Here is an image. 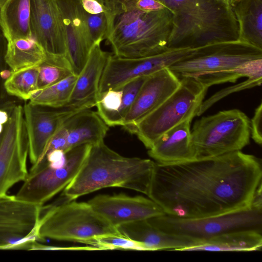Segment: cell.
<instances>
[{"instance_id": "41", "label": "cell", "mask_w": 262, "mask_h": 262, "mask_svg": "<svg viewBox=\"0 0 262 262\" xmlns=\"http://www.w3.org/2000/svg\"><path fill=\"white\" fill-rule=\"evenodd\" d=\"M220 1H221L222 3H223L224 4H225L226 5H227V6L231 7V0H220Z\"/></svg>"}, {"instance_id": "44", "label": "cell", "mask_w": 262, "mask_h": 262, "mask_svg": "<svg viewBox=\"0 0 262 262\" xmlns=\"http://www.w3.org/2000/svg\"><path fill=\"white\" fill-rule=\"evenodd\" d=\"M4 125L0 123V135L3 133Z\"/></svg>"}, {"instance_id": "12", "label": "cell", "mask_w": 262, "mask_h": 262, "mask_svg": "<svg viewBox=\"0 0 262 262\" xmlns=\"http://www.w3.org/2000/svg\"><path fill=\"white\" fill-rule=\"evenodd\" d=\"M42 206L15 195L0 196V249L31 250L34 242H40L37 229Z\"/></svg>"}, {"instance_id": "13", "label": "cell", "mask_w": 262, "mask_h": 262, "mask_svg": "<svg viewBox=\"0 0 262 262\" xmlns=\"http://www.w3.org/2000/svg\"><path fill=\"white\" fill-rule=\"evenodd\" d=\"M193 49H168L162 53L143 57L128 58L111 54L104 69L98 95L111 89H119L140 77L148 76L189 54Z\"/></svg>"}, {"instance_id": "36", "label": "cell", "mask_w": 262, "mask_h": 262, "mask_svg": "<svg viewBox=\"0 0 262 262\" xmlns=\"http://www.w3.org/2000/svg\"><path fill=\"white\" fill-rule=\"evenodd\" d=\"M44 158L48 165L52 168H61L66 163V152L60 149L51 150L46 154Z\"/></svg>"}, {"instance_id": "45", "label": "cell", "mask_w": 262, "mask_h": 262, "mask_svg": "<svg viewBox=\"0 0 262 262\" xmlns=\"http://www.w3.org/2000/svg\"><path fill=\"white\" fill-rule=\"evenodd\" d=\"M7 0H0V7H1Z\"/></svg>"}, {"instance_id": "38", "label": "cell", "mask_w": 262, "mask_h": 262, "mask_svg": "<svg viewBox=\"0 0 262 262\" xmlns=\"http://www.w3.org/2000/svg\"><path fill=\"white\" fill-rule=\"evenodd\" d=\"M84 11L91 14H98L105 11L102 0H80Z\"/></svg>"}, {"instance_id": "5", "label": "cell", "mask_w": 262, "mask_h": 262, "mask_svg": "<svg viewBox=\"0 0 262 262\" xmlns=\"http://www.w3.org/2000/svg\"><path fill=\"white\" fill-rule=\"evenodd\" d=\"M179 79L194 78L208 89L245 77L262 75V49L239 40L194 49L168 67Z\"/></svg>"}, {"instance_id": "4", "label": "cell", "mask_w": 262, "mask_h": 262, "mask_svg": "<svg viewBox=\"0 0 262 262\" xmlns=\"http://www.w3.org/2000/svg\"><path fill=\"white\" fill-rule=\"evenodd\" d=\"M172 12L168 49H196L238 40L232 7L220 0H159Z\"/></svg>"}, {"instance_id": "21", "label": "cell", "mask_w": 262, "mask_h": 262, "mask_svg": "<svg viewBox=\"0 0 262 262\" xmlns=\"http://www.w3.org/2000/svg\"><path fill=\"white\" fill-rule=\"evenodd\" d=\"M191 121L185 120L163 134L148 149L149 156L161 164L195 159L191 141Z\"/></svg>"}, {"instance_id": "29", "label": "cell", "mask_w": 262, "mask_h": 262, "mask_svg": "<svg viewBox=\"0 0 262 262\" xmlns=\"http://www.w3.org/2000/svg\"><path fill=\"white\" fill-rule=\"evenodd\" d=\"M38 89H43L74 74L67 56L46 53L38 65Z\"/></svg>"}, {"instance_id": "11", "label": "cell", "mask_w": 262, "mask_h": 262, "mask_svg": "<svg viewBox=\"0 0 262 262\" xmlns=\"http://www.w3.org/2000/svg\"><path fill=\"white\" fill-rule=\"evenodd\" d=\"M29 144L23 106L15 104L9 111L0 143V196L28 175Z\"/></svg>"}, {"instance_id": "34", "label": "cell", "mask_w": 262, "mask_h": 262, "mask_svg": "<svg viewBox=\"0 0 262 262\" xmlns=\"http://www.w3.org/2000/svg\"><path fill=\"white\" fill-rule=\"evenodd\" d=\"M83 13L94 43L99 40L102 41L105 39L107 27L105 11L98 14H91L83 10Z\"/></svg>"}, {"instance_id": "33", "label": "cell", "mask_w": 262, "mask_h": 262, "mask_svg": "<svg viewBox=\"0 0 262 262\" xmlns=\"http://www.w3.org/2000/svg\"><path fill=\"white\" fill-rule=\"evenodd\" d=\"M237 85L227 88L215 93L209 98L203 101L199 108L197 116H200L213 105L215 102L226 96L235 92L257 86L261 84L262 76H252Z\"/></svg>"}, {"instance_id": "40", "label": "cell", "mask_w": 262, "mask_h": 262, "mask_svg": "<svg viewBox=\"0 0 262 262\" xmlns=\"http://www.w3.org/2000/svg\"><path fill=\"white\" fill-rule=\"evenodd\" d=\"M12 73V72L10 69H8L7 68H4L0 71V77L5 81L11 76Z\"/></svg>"}, {"instance_id": "43", "label": "cell", "mask_w": 262, "mask_h": 262, "mask_svg": "<svg viewBox=\"0 0 262 262\" xmlns=\"http://www.w3.org/2000/svg\"><path fill=\"white\" fill-rule=\"evenodd\" d=\"M242 1L243 0H231V7Z\"/></svg>"}, {"instance_id": "18", "label": "cell", "mask_w": 262, "mask_h": 262, "mask_svg": "<svg viewBox=\"0 0 262 262\" xmlns=\"http://www.w3.org/2000/svg\"><path fill=\"white\" fill-rule=\"evenodd\" d=\"M32 37L46 53L67 56L64 29L56 0H31Z\"/></svg>"}, {"instance_id": "1", "label": "cell", "mask_w": 262, "mask_h": 262, "mask_svg": "<svg viewBox=\"0 0 262 262\" xmlns=\"http://www.w3.org/2000/svg\"><path fill=\"white\" fill-rule=\"evenodd\" d=\"M261 160L241 151L168 164L155 162L147 196L166 214L202 218L251 208Z\"/></svg>"}, {"instance_id": "24", "label": "cell", "mask_w": 262, "mask_h": 262, "mask_svg": "<svg viewBox=\"0 0 262 262\" xmlns=\"http://www.w3.org/2000/svg\"><path fill=\"white\" fill-rule=\"evenodd\" d=\"M31 0H7L0 7V26L7 41L32 37Z\"/></svg>"}, {"instance_id": "39", "label": "cell", "mask_w": 262, "mask_h": 262, "mask_svg": "<svg viewBox=\"0 0 262 262\" xmlns=\"http://www.w3.org/2000/svg\"><path fill=\"white\" fill-rule=\"evenodd\" d=\"M262 183L256 189L251 202V207L262 211Z\"/></svg>"}, {"instance_id": "20", "label": "cell", "mask_w": 262, "mask_h": 262, "mask_svg": "<svg viewBox=\"0 0 262 262\" xmlns=\"http://www.w3.org/2000/svg\"><path fill=\"white\" fill-rule=\"evenodd\" d=\"M116 228L121 235L142 244L146 251H182L203 243L190 237L165 232L153 226L147 220L127 223Z\"/></svg>"}, {"instance_id": "23", "label": "cell", "mask_w": 262, "mask_h": 262, "mask_svg": "<svg viewBox=\"0 0 262 262\" xmlns=\"http://www.w3.org/2000/svg\"><path fill=\"white\" fill-rule=\"evenodd\" d=\"M261 247V232L242 230L220 234L182 251H251L260 250Z\"/></svg>"}, {"instance_id": "35", "label": "cell", "mask_w": 262, "mask_h": 262, "mask_svg": "<svg viewBox=\"0 0 262 262\" xmlns=\"http://www.w3.org/2000/svg\"><path fill=\"white\" fill-rule=\"evenodd\" d=\"M251 137L257 144H262V103L256 108L250 120Z\"/></svg>"}, {"instance_id": "8", "label": "cell", "mask_w": 262, "mask_h": 262, "mask_svg": "<svg viewBox=\"0 0 262 262\" xmlns=\"http://www.w3.org/2000/svg\"><path fill=\"white\" fill-rule=\"evenodd\" d=\"M180 79L177 89L132 132L148 149L165 132L197 116L208 88L192 77Z\"/></svg>"}, {"instance_id": "31", "label": "cell", "mask_w": 262, "mask_h": 262, "mask_svg": "<svg viewBox=\"0 0 262 262\" xmlns=\"http://www.w3.org/2000/svg\"><path fill=\"white\" fill-rule=\"evenodd\" d=\"M86 245L100 250H133L146 251L141 243L121 234H108L96 236L88 242Z\"/></svg>"}, {"instance_id": "17", "label": "cell", "mask_w": 262, "mask_h": 262, "mask_svg": "<svg viewBox=\"0 0 262 262\" xmlns=\"http://www.w3.org/2000/svg\"><path fill=\"white\" fill-rule=\"evenodd\" d=\"M180 83V79L168 68L148 76L125 116L122 126L132 133L137 124L164 102Z\"/></svg>"}, {"instance_id": "2", "label": "cell", "mask_w": 262, "mask_h": 262, "mask_svg": "<svg viewBox=\"0 0 262 262\" xmlns=\"http://www.w3.org/2000/svg\"><path fill=\"white\" fill-rule=\"evenodd\" d=\"M107 18L105 39L115 56L128 58L156 55L168 49L172 12L148 11L135 0H102Z\"/></svg>"}, {"instance_id": "6", "label": "cell", "mask_w": 262, "mask_h": 262, "mask_svg": "<svg viewBox=\"0 0 262 262\" xmlns=\"http://www.w3.org/2000/svg\"><path fill=\"white\" fill-rule=\"evenodd\" d=\"M37 233L40 242L48 238L85 244L96 236L120 234L88 202L74 200L42 205Z\"/></svg>"}, {"instance_id": "16", "label": "cell", "mask_w": 262, "mask_h": 262, "mask_svg": "<svg viewBox=\"0 0 262 262\" xmlns=\"http://www.w3.org/2000/svg\"><path fill=\"white\" fill-rule=\"evenodd\" d=\"M63 23L67 57L73 73L78 76L84 68L94 42L80 0H56Z\"/></svg>"}, {"instance_id": "22", "label": "cell", "mask_w": 262, "mask_h": 262, "mask_svg": "<svg viewBox=\"0 0 262 262\" xmlns=\"http://www.w3.org/2000/svg\"><path fill=\"white\" fill-rule=\"evenodd\" d=\"M63 123L68 133L65 152L79 145H93L104 141L109 129L97 112L90 108L72 115Z\"/></svg>"}, {"instance_id": "7", "label": "cell", "mask_w": 262, "mask_h": 262, "mask_svg": "<svg viewBox=\"0 0 262 262\" xmlns=\"http://www.w3.org/2000/svg\"><path fill=\"white\" fill-rule=\"evenodd\" d=\"M191 134L195 159L220 156L249 144L250 120L238 109L222 111L196 120Z\"/></svg>"}, {"instance_id": "10", "label": "cell", "mask_w": 262, "mask_h": 262, "mask_svg": "<svg viewBox=\"0 0 262 262\" xmlns=\"http://www.w3.org/2000/svg\"><path fill=\"white\" fill-rule=\"evenodd\" d=\"M91 145H79L67 151L66 163L61 168L50 167L45 158L33 165L15 197L25 202L43 205L73 180L82 165Z\"/></svg>"}, {"instance_id": "3", "label": "cell", "mask_w": 262, "mask_h": 262, "mask_svg": "<svg viewBox=\"0 0 262 262\" xmlns=\"http://www.w3.org/2000/svg\"><path fill=\"white\" fill-rule=\"evenodd\" d=\"M155 162L147 159L123 157L104 141L91 145L78 173L63 189L67 200L107 187H121L147 196Z\"/></svg>"}, {"instance_id": "19", "label": "cell", "mask_w": 262, "mask_h": 262, "mask_svg": "<svg viewBox=\"0 0 262 262\" xmlns=\"http://www.w3.org/2000/svg\"><path fill=\"white\" fill-rule=\"evenodd\" d=\"M101 41L95 42L91 47L86 63L77 77L66 104L85 108L96 106L101 78L111 55L101 49Z\"/></svg>"}, {"instance_id": "25", "label": "cell", "mask_w": 262, "mask_h": 262, "mask_svg": "<svg viewBox=\"0 0 262 262\" xmlns=\"http://www.w3.org/2000/svg\"><path fill=\"white\" fill-rule=\"evenodd\" d=\"M238 40L262 49V0H243L232 6Z\"/></svg>"}, {"instance_id": "30", "label": "cell", "mask_w": 262, "mask_h": 262, "mask_svg": "<svg viewBox=\"0 0 262 262\" xmlns=\"http://www.w3.org/2000/svg\"><path fill=\"white\" fill-rule=\"evenodd\" d=\"M122 88L111 89L98 95L96 106L97 113L108 126H116V117L121 107Z\"/></svg>"}, {"instance_id": "9", "label": "cell", "mask_w": 262, "mask_h": 262, "mask_svg": "<svg viewBox=\"0 0 262 262\" xmlns=\"http://www.w3.org/2000/svg\"><path fill=\"white\" fill-rule=\"evenodd\" d=\"M147 220L165 232L203 242L233 231L254 230L262 232V211L252 207L207 217L183 218L165 214Z\"/></svg>"}, {"instance_id": "46", "label": "cell", "mask_w": 262, "mask_h": 262, "mask_svg": "<svg viewBox=\"0 0 262 262\" xmlns=\"http://www.w3.org/2000/svg\"><path fill=\"white\" fill-rule=\"evenodd\" d=\"M3 133L0 135V143H1V140L2 138V136H3Z\"/></svg>"}, {"instance_id": "37", "label": "cell", "mask_w": 262, "mask_h": 262, "mask_svg": "<svg viewBox=\"0 0 262 262\" xmlns=\"http://www.w3.org/2000/svg\"><path fill=\"white\" fill-rule=\"evenodd\" d=\"M7 40L0 26V71L7 67L5 61V54L6 49ZM4 81L0 77V105L7 103L9 101L4 100V93H6L4 88Z\"/></svg>"}, {"instance_id": "15", "label": "cell", "mask_w": 262, "mask_h": 262, "mask_svg": "<svg viewBox=\"0 0 262 262\" xmlns=\"http://www.w3.org/2000/svg\"><path fill=\"white\" fill-rule=\"evenodd\" d=\"M88 202L99 215L116 228L127 223L148 220L165 214L155 202L142 196L101 194Z\"/></svg>"}, {"instance_id": "14", "label": "cell", "mask_w": 262, "mask_h": 262, "mask_svg": "<svg viewBox=\"0 0 262 262\" xmlns=\"http://www.w3.org/2000/svg\"><path fill=\"white\" fill-rule=\"evenodd\" d=\"M23 108L29 156L33 165L43 158L46 147L60 124L72 115L86 109L69 104L47 107L30 102L25 103Z\"/></svg>"}, {"instance_id": "27", "label": "cell", "mask_w": 262, "mask_h": 262, "mask_svg": "<svg viewBox=\"0 0 262 262\" xmlns=\"http://www.w3.org/2000/svg\"><path fill=\"white\" fill-rule=\"evenodd\" d=\"M78 76L72 74L59 82L38 90L29 100L33 104L58 107L66 105L70 97Z\"/></svg>"}, {"instance_id": "32", "label": "cell", "mask_w": 262, "mask_h": 262, "mask_svg": "<svg viewBox=\"0 0 262 262\" xmlns=\"http://www.w3.org/2000/svg\"><path fill=\"white\" fill-rule=\"evenodd\" d=\"M147 77L136 78L121 87L123 90L122 103L116 117V126H122L125 116L129 111L141 86Z\"/></svg>"}, {"instance_id": "28", "label": "cell", "mask_w": 262, "mask_h": 262, "mask_svg": "<svg viewBox=\"0 0 262 262\" xmlns=\"http://www.w3.org/2000/svg\"><path fill=\"white\" fill-rule=\"evenodd\" d=\"M39 67L36 66L12 72L4 82L5 92L23 100H30L38 90Z\"/></svg>"}, {"instance_id": "42", "label": "cell", "mask_w": 262, "mask_h": 262, "mask_svg": "<svg viewBox=\"0 0 262 262\" xmlns=\"http://www.w3.org/2000/svg\"><path fill=\"white\" fill-rule=\"evenodd\" d=\"M14 102H13L12 101H8L7 102V103H5V104H3L2 105H0V107H6V106H9L12 104H13Z\"/></svg>"}, {"instance_id": "26", "label": "cell", "mask_w": 262, "mask_h": 262, "mask_svg": "<svg viewBox=\"0 0 262 262\" xmlns=\"http://www.w3.org/2000/svg\"><path fill=\"white\" fill-rule=\"evenodd\" d=\"M46 52L33 37H21L7 41L5 61L12 72L39 65Z\"/></svg>"}]
</instances>
